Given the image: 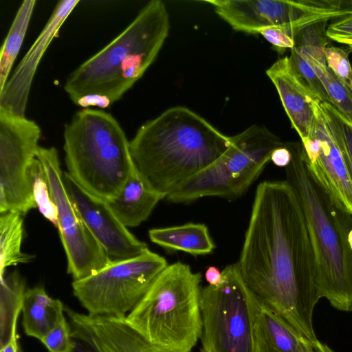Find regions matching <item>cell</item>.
Returning <instances> with one entry per match:
<instances>
[{"mask_svg":"<svg viewBox=\"0 0 352 352\" xmlns=\"http://www.w3.org/2000/svg\"><path fill=\"white\" fill-rule=\"evenodd\" d=\"M236 263L249 291L305 340H316L314 307L320 298L305 216L286 181H265L255 192Z\"/></svg>","mask_w":352,"mask_h":352,"instance_id":"6da1fadb","label":"cell"},{"mask_svg":"<svg viewBox=\"0 0 352 352\" xmlns=\"http://www.w3.org/2000/svg\"><path fill=\"white\" fill-rule=\"evenodd\" d=\"M231 143V137L201 116L176 106L143 124L130 141V151L144 183L166 198L217 161Z\"/></svg>","mask_w":352,"mask_h":352,"instance_id":"7a4b0ae2","label":"cell"},{"mask_svg":"<svg viewBox=\"0 0 352 352\" xmlns=\"http://www.w3.org/2000/svg\"><path fill=\"white\" fill-rule=\"evenodd\" d=\"M285 144L292 154L285 168L286 181L295 190L306 221L318 295L336 309L352 311V250L348 242L352 216L338 208L313 179L301 142Z\"/></svg>","mask_w":352,"mask_h":352,"instance_id":"3957f363","label":"cell"},{"mask_svg":"<svg viewBox=\"0 0 352 352\" xmlns=\"http://www.w3.org/2000/svg\"><path fill=\"white\" fill-rule=\"evenodd\" d=\"M169 28L165 4L149 1L120 34L68 76L63 88L71 100L94 94L112 104L120 100L153 63Z\"/></svg>","mask_w":352,"mask_h":352,"instance_id":"277c9868","label":"cell"},{"mask_svg":"<svg viewBox=\"0 0 352 352\" xmlns=\"http://www.w3.org/2000/svg\"><path fill=\"white\" fill-rule=\"evenodd\" d=\"M67 173L90 194L109 201L122 190L135 169L130 141L109 113L83 109L63 132Z\"/></svg>","mask_w":352,"mask_h":352,"instance_id":"5b68a950","label":"cell"},{"mask_svg":"<svg viewBox=\"0 0 352 352\" xmlns=\"http://www.w3.org/2000/svg\"><path fill=\"white\" fill-rule=\"evenodd\" d=\"M201 282L188 265H168L126 321L159 352H191L202 333Z\"/></svg>","mask_w":352,"mask_h":352,"instance_id":"8992f818","label":"cell"},{"mask_svg":"<svg viewBox=\"0 0 352 352\" xmlns=\"http://www.w3.org/2000/svg\"><path fill=\"white\" fill-rule=\"evenodd\" d=\"M231 140L229 148L217 161L176 187L167 200L188 203L204 197H241L261 173L272 151L285 144L260 125H252Z\"/></svg>","mask_w":352,"mask_h":352,"instance_id":"52a82bcc","label":"cell"},{"mask_svg":"<svg viewBox=\"0 0 352 352\" xmlns=\"http://www.w3.org/2000/svg\"><path fill=\"white\" fill-rule=\"evenodd\" d=\"M168 265L163 256L148 249L74 280L73 293L89 315L126 318Z\"/></svg>","mask_w":352,"mask_h":352,"instance_id":"ba28073f","label":"cell"},{"mask_svg":"<svg viewBox=\"0 0 352 352\" xmlns=\"http://www.w3.org/2000/svg\"><path fill=\"white\" fill-rule=\"evenodd\" d=\"M221 272L218 286L201 289L200 352H254L248 288L236 263Z\"/></svg>","mask_w":352,"mask_h":352,"instance_id":"9c48e42d","label":"cell"},{"mask_svg":"<svg viewBox=\"0 0 352 352\" xmlns=\"http://www.w3.org/2000/svg\"><path fill=\"white\" fill-rule=\"evenodd\" d=\"M310 175L341 210L352 216V175L343 129L337 110L318 101L310 136L301 140Z\"/></svg>","mask_w":352,"mask_h":352,"instance_id":"30bf717a","label":"cell"},{"mask_svg":"<svg viewBox=\"0 0 352 352\" xmlns=\"http://www.w3.org/2000/svg\"><path fill=\"white\" fill-rule=\"evenodd\" d=\"M40 126L0 107V213L24 215L36 208L31 168L36 159Z\"/></svg>","mask_w":352,"mask_h":352,"instance_id":"8fae6325","label":"cell"},{"mask_svg":"<svg viewBox=\"0 0 352 352\" xmlns=\"http://www.w3.org/2000/svg\"><path fill=\"white\" fill-rule=\"evenodd\" d=\"M36 158L57 206L56 228L67 257V272L74 280L84 278L111 261L83 223L69 196L57 149L39 146Z\"/></svg>","mask_w":352,"mask_h":352,"instance_id":"7c38bea8","label":"cell"},{"mask_svg":"<svg viewBox=\"0 0 352 352\" xmlns=\"http://www.w3.org/2000/svg\"><path fill=\"white\" fill-rule=\"evenodd\" d=\"M64 182L79 216L111 261L134 258L148 249L121 223L107 201L86 191L67 172Z\"/></svg>","mask_w":352,"mask_h":352,"instance_id":"4fadbf2b","label":"cell"},{"mask_svg":"<svg viewBox=\"0 0 352 352\" xmlns=\"http://www.w3.org/2000/svg\"><path fill=\"white\" fill-rule=\"evenodd\" d=\"M74 343L72 352H159L126 321L91 316L65 307Z\"/></svg>","mask_w":352,"mask_h":352,"instance_id":"5bb4252c","label":"cell"},{"mask_svg":"<svg viewBox=\"0 0 352 352\" xmlns=\"http://www.w3.org/2000/svg\"><path fill=\"white\" fill-rule=\"evenodd\" d=\"M78 3V0L58 2L43 29L0 91L1 108L13 114L25 116L30 91L40 61L52 39Z\"/></svg>","mask_w":352,"mask_h":352,"instance_id":"9a60e30c","label":"cell"},{"mask_svg":"<svg viewBox=\"0 0 352 352\" xmlns=\"http://www.w3.org/2000/svg\"><path fill=\"white\" fill-rule=\"evenodd\" d=\"M283 108L300 140L310 136L316 120V104L320 101L294 69L289 56L276 60L266 70Z\"/></svg>","mask_w":352,"mask_h":352,"instance_id":"2e32d148","label":"cell"},{"mask_svg":"<svg viewBox=\"0 0 352 352\" xmlns=\"http://www.w3.org/2000/svg\"><path fill=\"white\" fill-rule=\"evenodd\" d=\"M234 30L258 34L269 27H289L288 0H206Z\"/></svg>","mask_w":352,"mask_h":352,"instance_id":"e0dca14e","label":"cell"},{"mask_svg":"<svg viewBox=\"0 0 352 352\" xmlns=\"http://www.w3.org/2000/svg\"><path fill=\"white\" fill-rule=\"evenodd\" d=\"M248 290L254 352H296L304 339Z\"/></svg>","mask_w":352,"mask_h":352,"instance_id":"ac0fdd59","label":"cell"},{"mask_svg":"<svg viewBox=\"0 0 352 352\" xmlns=\"http://www.w3.org/2000/svg\"><path fill=\"white\" fill-rule=\"evenodd\" d=\"M164 198L151 189L135 168L118 195L107 202L117 218L128 228L136 227L146 221Z\"/></svg>","mask_w":352,"mask_h":352,"instance_id":"d6986e66","label":"cell"},{"mask_svg":"<svg viewBox=\"0 0 352 352\" xmlns=\"http://www.w3.org/2000/svg\"><path fill=\"white\" fill-rule=\"evenodd\" d=\"M21 311L25 333L41 341L65 314V307L60 300L50 297L43 287L36 286L25 291Z\"/></svg>","mask_w":352,"mask_h":352,"instance_id":"ffe728a7","label":"cell"},{"mask_svg":"<svg viewBox=\"0 0 352 352\" xmlns=\"http://www.w3.org/2000/svg\"><path fill=\"white\" fill-rule=\"evenodd\" d=\"M148 236L153 243L168 250L195 256L210 254L215 248L208 227L203 223L153 228L148 231Z\"/></svg>","mask_w":352,"mask_h":352,"instance_id":"44dd1931","label":"cell"},{"mask_svg":"<svg viewBox=\"0 0 352 352\" xmlns=\"http://www.w3.org/2000/svg\"><path fill=\"white\" fill-rule=\"evenodd\" d=\"M1 279V338L0 346L18 340L17 320L22 311L25 292V282L17 271L0 277Z\"/></svg>","mask_w":352,"mask_h":352,"instance_id":"7402d4cb","label":"cell"},{"mask_svg":"<svg viewBox=\"0 0 352 352\" xmlns=\"http://www.w3.org/2000/svg\"><path fill=\"white\" fill-rule=\"evenodd\" d=\"M36 0H24L19 7L0 53V91L10 76L11 69L22 46Z\"/></svg>","mask_w":352,"mask_h":352,"instance_id":"603a6c76","label":"cell"},{"mask_svg":"<svg viewBox=\"0 0 352 352\" xmlns=\"http://www.w3.org/2000/svg\"><path fill=\"white\" fill-rule=\"evenodd\" d=\"M24 228L23 215L16 212L1 214L0 217V277L10 266L25 263L33 255L23 253L21 245Z\"/></svg>","mask_w":352,"mask_h":352,"instance_id":"cb8c5ba5","label":"cell"},{"mask_svg":"<svg viewBox=\"0 0 352 352\" xmlns=\"http://www.w3.org/2000/svg\"><path fill=\"white\" fill-rule=\"evenodd\" d=\"M302 55L312 66L320 79L328 95L329 103L352 122V94L350 90L327 65L320 64L302 54Z\"/></svg>","mask_w":352,"mask_h":352,"instance_id":"d4e9b609","label":"cell"},{"mask_svg":"<svg viewBox=\"0 0 352 352\" xmlns=\"http://www.w3.org/2000/svg\"><path fill=\"white\" fill-rule=\"evenodd\" d=\"M327 21H318L300 30L294 36V47L304 56L322 65H327L325 49L331 40L326 30Z\"/></svg>","mask_w":352,"mask_h":352,"instance_id":"484cf974","label":"cell"},{"mask_svg":"<svg viewBox=\"0 0 352 352\" xmlns=\"http://www.w3.org/2000/svg\"><path fill=\"white\" fill-rule=\"evenodd\" d=\"M32 188L34 202L42 215L57 227L58 209L52 197L40 162L36 158L31 168Z\"/></svg>","mask_w":352,"mask_h":352,"instance_id":"4316f807","label":"cell"},{"mask_svg":"<svg viewBox=\"0 0 352 352\" xmlns=\"http://www.w3.org/2000/svg\"><path fill=\"white\" fill-rule=\"evenodd\" d=\"M294 69L321 102L329 103L326 90L312 66L302 54L294 47L289 56Z\"/></svg>","mask_w":352,"mask_h":352,"instance_id":"83f0119b","label":"cell"},{"mask_svg":"<svg viewBox=\"0 0 352 352\" xmlns=\"http://www.w3.org/2000/svg\"><path fill=\"white\" fill-rule=\"evenodd\" d=\"M50 352H72L74 343L70 324L63 314L54 327L41 340Z\"/></svg>","mask_w":352,"mask_h":352,"instance_id":"f1b7e54d","label":"cell"},{"mask_svg":"<svg viewBox=\"0 0 352 352\" xmlns=\"http://www.w3.org/2000/svg\"><path fill=\"white\" fill-rule=\"evenodd\" d=\"M349 50L343 48L327 46L325 58L327 67L342 82L352 77V65L349 58Z\"/></svg>","mask_w":352,"mask_h":352,"instance_id":"f546056e","label":"cell"},{"mask_svg":"<svg viewBox=\"0 0 352 352\" xmlns=\"http://www.w3.org/2000/svg\"><path fill=\"white\" fill-rule=\"evenodd\" d=\"M326 34L331 41L352 48V11L332 20Z\"/></svg>","mask_w":352,"mask_h":352,"instance_id":"4dcf8cb0","label":"cell"},{"mask_svg":"<svg viewBox=\"0 0 352 352\" xmlns=\"http://www.w3.org/2000/svg\"><path fill=\"white\" fill-rule=\"evenodd\" d=\"M261 34L278 54H283L287 49L292 50L295 42L289 32L282 27H269L261 30Z\"/></svg>","mask_w":352,"mask_h":352,"instance_id":"1f68e13d","label":"cell"},{"mask_svg":"<svg viewBox=\"0 0 352 352\" xmlns=\"http://www.w3.org/2000/svg\"><path fill=\"white\" fill-rule=\"evenodd\" d=\"M74 104L84 109L89 107L106 109L112 104L111 100L107 96L97 94L83 96L78 99Z\"/></svg>","mask_w":352,"mask_h":352,"instance_id":"d6a6232c","label":"cell"},{"mask_svg":"<svg viewBox=\"0 0 352 352\" xmlns=\"http://www.w3.org/2000/svg\"><path fill=\"white\" fill-rule=\"evenodd\" d=\"M270 160L276 166L285 168L292 160L291 152L284 144L283 146L278 147L272 151Z\"/></svg>","mask_w":352,"mask_h":352,"instance_id":"836d02e7","label":"cell"},{"mask_svg":"<svg viewBox=\"0 0 352 352\" xmlns=\"http://www.w3.org/2000/svg\"><path fill=\"white\" fill-rule=\"evenodd\" d=\"M337 112L342 126L344 140L349 155L351 173L352 175V122L346 119V118L338 110Z\"/></svg>","mask_w":352,"mask_h":352,"instance_id":"e575fe53","label":"cell"},{"mask_svg":"<svg viewBox=\"0 0 352 352\" xmlns=\"http://www.w3.org/2000/svg\"><path fill=\"white\" fill-rule=\"evenodd\" d=\"M296 352H334L327 344L318 339L312 341L304 340Z\"/></svg>","mask_w":352,"mask_h":352,"instance_id":"d590c367","label":"cell"},{"mask_svg":"<svg viewBox=\"0 0 352 352\" xmlns=\"http://www.w3.org/2000/svg\"><path fill=\"white\" fill-rule=\"evenodd\" d=\"M205 278L209 285L218 286L222 281V272L214 267H209L205 273Z\"/></svg>","mask_w":352,"mask_h":352,"instance_id":"8d00e7d4","label":"cell"},{"mask_svg":"<svg viewBox=\"0 0 352 352\" xmlns=\"http://www.w3.org/2000/svg\"><path fill=\"white\" fill-rule=\"evenodd\" d=\"M0 352H22L19 347L18 340H11L1 347Z\"/></svg>","mask_w":352,"mask_h":352,"instance_id":"74e56055","label":"cell"},{"mask_svg":"<svg viewBox=\"0 0 352 352\" xmlns=\"http://www.w3.org/2000/svg\"><path fill=\"white\" fill-rule=\"evenodd\" d=\"M348 242L351 249L352 250V229L350 230L348 235Z\"/></svg>","mask_w":352,"mask_h":352,"instance_id":"f35d334b","label":"cell"},{"mask_svg":"<svg viewBox=\"0 0 352 352\" xmlns=\"http://www.w3.org/2000/svg\"><path fill=\"white\" fill-rule=\"evenodd\" d=\"M350 53H352V48H349Z\"/></svg>","mask_w":352,"mask_h":352,"instance_id":"ab89813d","label":"cell"}]
</instances>
